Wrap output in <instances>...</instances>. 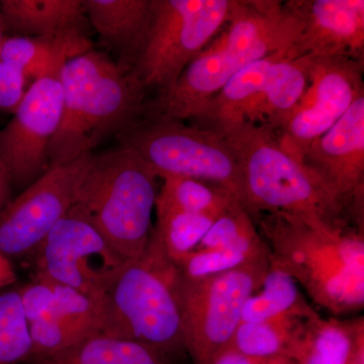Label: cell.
I'll return each mask as SVG.
<instances>
[{"mask_svg":"<svg viewBox=\"0 0 364 364\" xmlns=\"http://www.w3.org/2000/svg\"><path fill=\"white\" fill-rule=\"evenodd\" d=\"M267 244L270 267L335 316L364 306V229L347 221L259 213L251 215Z\"/></svg>","mask_w":364,"mask_h":364,"instance_id":"obj_1","label":"cell"},{"mask_svg":"<svg viewBox=\"0 0 364 364\" xmlns=\"http://www.w3.org/2000/svg\"><path fill=\"white\" fill-rule=\"evenodd\" d=\"M299 33L301 23L284 2L235 0L225 30L189 63L173 86L146 104V114L195 121L235 74L294 47Z\"/></svg>","mask_w":364,"mask_h":364,"instance_id":"obj_2","label":"cell"},{"mask_svg":"<svg viewBox=\"0 0 364 364\" xmlns=\"http://www.w3.org/2000/svg\"><path fill=\"white\" fill-rule=\"evenodd\" d=\"M61 82V121L50 144L49 167L92 153L145 109V90L135 72L102 53L91 50L67 62Z\"/></svg>","mask_w":364,"mask_h":364,"instance_id":"obj_3","label":"cell"},{"mask_svg":"<svg viewBox=\"0 0 364 364\" xmlns=\"http://www.w3.org/2000/svg\"><path fill=\"white\" fill-rule=\"evenodd\" d=\"M156 172L129 148L93 154L73 208L126 262L140 259L152 233Z\"/></svg>","mask_w":364,"mask_h":364,"instance_id":"obj_4","label":"cell"},{"mask_svg":"<svg viewBox=\"0 0 364 364\" xmlns=\"http://www.w3.org/2000/svg\"><path fill=\"white\" fill-rule=\"evenodd\" d=\"M217 133L238 158L241 203L250 215L280 213L352 223L344 205L301 160L282 147L272 131L243 123Z\"/></svg>","mask_w":364,"mask_h":364,"instance_id":"obj_5","label":"cell"},{"mask_svg":"<svg viewBox=\"0 0 364 364\" xmlns=\"http://www.w3.org/2000/svg\"><path fill=\"white\" fill-rule=\"evenodd\" d=\"M174 270L151 235L145 254L122 268L102 299V334L147 345L171 360L184 353Z\"/></svg>","mask_w":364,"mask_h":364,"instance_id":"obj_6","label":"cell"},{"mask_svg":"<svg viewBox=\"0 0 364 364\" xmlns=\"http://www.w3.org/2000/svg\"><path fill=\"white\" fill-rule=\"evenodd\" d=\"M116 136L119 146L133 150L159 178L178 176L210 182L231 191L241 203L238 158L217 132L143 112Z\"/></svg>","mask_w":364,"mask_h":364,"instance_id":"obj_7","label":"cell"},{"mask_svg":"<svg viewBox=\"0 0 364 364\" xmlns=\"http://www.w3.org/2000/svg\"><path fill=\"white\" fill-rule=\"evenodd\" d=\"M269 267L264 258L196 279L182 277L174 267L172 287L184 348L193 364H210L230 346L242 323L244 306L259 291Z\"/></svg>","mask_w":364,"mask_h":364,"instance_id":"obj_8","label":"cell"},{"mask_svg":"<svg viewBox=\"0 0 364 364\" xmlns=\"http://www.w3.org/2000/svg\"><path fill=\"white\" fill-rule=\"evenodd\" d=\"M235 0H151L150 18L133 71L144 90H168L221 32Z\"/></svg>","mask_w":364,"mask_h":364,"instance_id":"obj_9","label":"cell"},{"mask_svg":"<svg viewBox=\"0 0 364 364\" xmlns=\"http://www.w3.org/2000/svg\"><path fill=\"white\" fill-rule=\"evenodd\" d=\"M33 255L37 275L76 289L100 309L107 289L128 263L73 208L53 227Z\"/></svg>","mask_w":364,"mask_h":364,"instance_id":"obj_10","label":"cell"},{"mask_svg":"<svg viewBox=\"0 0 364 364\" xmlns=\"http://www.w3.org/2000/svg\"><path fill=\"white\" fill-rule=\"evenodd\" d=\"M86 153L52 165L0 212V251L9 260L33 255L53 227L73 207L92 160Z\"/></svg>","mask_w":364,"mask_h":364,"instance_id":"obj_11","label":"cell"},{"mask_svg":"<svg viewBox=\"0 0 364 364\" xmlns=\"http://www.w3.org/2000/svg\"><path fill=\"white\" fill-rule=\"evenodd\" d=\"M363 61L346 57L313 58L308 85L291 116L275 135L296 159L364 95Z\"/></svg>","mask_w":364,"mask_h":364,"instance_id":"obj_12","label":"cell"},{"mask_svg":"<svg viewBox=\"0 0 364 364\" xmlns=\"http://www.w3.org/2000/svg\"><path fill=\"white\" fill-rule=\"evenodd\" d=\"M61 74L33 81L11 121L0 131V161L23 191L49 168V148L61 121Z\"/></svg>","mask_w":364,"mask_h":364,"instance_id":"obj_13","label":"cell"},{"mask_svg":"<svg viewBox=\"0 0 364 364\" xmlns=\"http://www.w3.org/2000/svg\"><path fill=\"white\" fill-rule=\"evenodd\" d=\"M32 340V358L52 355L102 333V309L76 289L36 275L18 289Z\"/></svg>","mask_w":364,"mask_h":364,"instance_id":"obj_14","label":"cell"},{"mask_svg":"<svg viewBox=\"0 0 364 364\" xmlns=\"http://www.w3.org/2000/svg\"><path fill=\"white\" fill-rule=\"evenodd\" d=\"M301 162L344 205L352 223L363 229L364 95L314 141Z\"/></svg>","mask_w":364,"mask_h":364,"instance_id":"obj_15","label":"cell"},{"mask_svg":"<svg viewBox=\"0 0 364 364\" xmlns=\"http://www.w3.org/2000/svg\"><path fill=\"white\" fill-rule=\"evenodd\" d=\"M284 4L301 23L294 45L301 56L363 61V0H291Z\"/></svg>","mask_w":364,"mask_h":364,"instance_id":"obj_16","label":"cell"},{"mask_svg":"<svg viewBox=\"0 0 364 364\" xmlns=\"http://www.w3.org/2000/svg\"><path fill=\"white\" fill-rule=\"evenodd\" d=\"M85 16L117 65L133 71L136 53L147 28L151 0H83Z\"/></svg>","mask_w":364,"mask_h":364,"instance_id":"obj_17","label":"cell"},{"mask_svg":"<svg viewBox=\"0 0 364 364\" xmlns=\"http://www.w3.org/2000/svg\"><path fill=\"white\" fill-rule=\"evenodd\" d=\"M311 63L312 57L309 55L275 62L259 95L246 112L243 123L265 127L277 134L305 92Z\"/></svg>","mask_w":364,"mask_h":364,"instance_id":"obj_18","label":"cell"},{"mask_svg":"<svg viewBox=\"0 0 364 364\" xmlns=\"http://www.w3.org/2000/svg\"><path fill=\"white\" fill-rule=\"evenodd\" d=\"M291 56H301L296 47L273 53L235 74L196 117V126L220 132L243 123L246 112L262 90L273 64Z\"/></svg>","mask_w":364,"mask_h":364,"instance_id":"obj_19","label":"cell"},{"mask_svg":"<svg viewBox=\"0 0 364 364\" xmlns=\"http://www.w3.org/2000/svg\"><path fill=\"white\" fill-rule=\"evenodd\" d=\"M91 50L88 38L76 28L52 37L6 38L0 59L16 64L28 80L36 81L61 74L67 62Z\"/></svg>","mask_w":364,"mask_h":364,"instance_id":"obj_20","label":"cell"},{"mask_svg":"<svg viewBox=\"0 0 364 364\" xmlns=\"http://www.w3.org/2000/svg\"><path fill=\"white\" fill-rule=\"evenodd\" d=\"M83 14V0H0L2 26L33 37L81 28Z\"/></svg>","mask_w":364,"mask_h":364,"instance_id":"obj_21","label":"cell"},{"mask_svg":"<svg viewBox=\"0 0 364 364\" xmlns=\"http://www.w3.org/2000/svg\"><path fill=\"white\" fill-rule=\"evenodd\" d=\"M317 313L313 309L261 322H242L230 346L250 358L291 359L309 320Z\"/></svg>","mask_w":364,"mask_h":364,"instance_id":"obj_22","label":"cell"},{"mask_svg":"<svg viewBox=\"0 0 364 364\" xmlns=\"http://www.w3.org/2000/svg\"><path fill=\"white\" fill-rule=\"evenodd\" d=\"M33 360L36 364H173L171 359L152 347L102 333Z\"/></svg>","mask_w":364,"mask_h":364,"instance_id":"obj_23","label":"cell"},{"mask_svg":"<svg viewBox=\"0 0 364 364\" xmlns=\"http://www.w3.org/2000/svg\"><path fill=\"white\" fill-rule=\"evenodd\" d=\"M158 191L156 212L221 214L233 200H239L227 188L188 177H162Z\"/></svg>","mask_w":364,"mask_h":364,"instance_id":"obj_24","label":"cell"},{"mask_svg":"<svg viewBox=\"0 0 364 364\" xmlns=\"http://www.w3.org/2000/svg\"><path fill=\"white\" fill-rule=\"evenodd\" d=\"M350 341L349 320L317 313L309 320L291 359L298 364H348Z\"/></svg>","mask_w":364,"mask_h":364,"instance_id":"obj_25","label":"cell"},{"mask_svg":"<svg viewBox=\"0 0 364 364\" xmlns=\"http://www.w3.org/2000/svg\"><path fill=\"white\" fill-rule=\"evenodd\" d=\"M313 309L293 277L270 267L259 291L251 296L244 306L242 322H261Z\"/></svg>","mask_w":364,"mask_h":364,"instance_id":"obj_26","label":"cell"},{"mask_svg":"<svg viewBox=\"0 0 364 364\" xmlns=\"http://www.w3.org/2000/svg\"><path fill=\"white\" fill-rule=\"evenodd\" d=\"M228 249L268 258L267 244L261 238L252 217L235 200L217 218L195 250Z\"/></svg>","mask_w":364,"mask_h":364,"instance_id":"obj_27","label":"cell"},{"mask_svg":"<svg viewBox=\"0 0 364 364\" xmlns=\"http://www.w3.org/2000/svg\"><path fill=\"white\" fill-rule=\"evenodd\" d=\"M221 214L156 212L157 222L151 235L167 258L176 262L195 250Z\"/></svg>","mask_w":364,"mask_h":364,"instance_id":"obj_28","label":"cell"},{"mask_svg":"<svg viewBox=\"0 0 364 364\" xmlns=\"http://www.w3.org/2000/svg\"><path fill=\"white\" fill-rule=\"evenodd\" d=\"M32 358V340L18 289L0 293V364Z\"/></svg>","mask_w":364,"mask_h":364,"instance_id":"obj_29","label":"cell"},{"mask_svg":"<svg viewBox=\"0 0 364 364\" xmlns=\"http://www.w3.org/2000/svg\"><path fill=\"white\" fill-rule=\"evenodd\" d=\"M264 258L267 257H260L239 250L202 249L193 250L176 262H172V264L182 277L196 279L220 274Z\"/></svg>","mask_w":364,"mask_h":364,"instance_id":"obj_30","label":"cell"},{"mask_svg":"<svg viewBox=\"0 0 364 364\" xmlns=\"http://www.w3.org/2000/svg\"><path fill=\"white\" fill-rule=\"evenodd\" d=\"M26 81L20 67L0 59V111L16 112L28 90Z\"/></svg>","mask_w":364,"mask_h":364,"instance_id":"obj_31","label":"cell"},{"mask_svg":"<svg viewBox=\"0 0 364 364\" xmlns=\"http://www.w3.org/2000/svg\"><path fill=\"white\" fill-rule=\"evenodd\" d=\"M349 326H350L351 341L348 364H364L363 316L349 320Z\"/></svg>","mask_w":364,"mask_h":364,"instance_id":"obj_32","label":"cell"},{"mask_svg":"<svg viewBox=\"0 0 364 364\" xmlns=\"http://www.w3.org/2000/svg\"><path fill=\"white\" fill-rule=\"evenodd\" d=\"M13 188L11 176L4 166V163L0 161V212L11 202V189Z\"/></svg>","mask_w":364,"mask_h":364,"instance_id":"obj_33","label":"cell"},{"mask_svg":"<svg viewBox=\"0 0 364 364\" xmlns=\"http://www.w3.org/2000/svg\"><path fill=\"white\" fill-rule=\"evenodd\" d=\"M16 282V273L11 260L0 251V289L11 286Z\"/></svg>","mask_w":364,"mask_h":364,"instance_id":"obj_34","label":"cell"},{"mask_svg":"<svg viewBox=\"0 0 364 364\" xmlns=\"http://www.w3.org/2000/svg\"><path fill=\"white\" fill-rule=\"evenodd\" d=\"M6 38L4 37V33H2V23L1 21H0V52H1L2 44H4V41Z\"/></svg>","mask_w":364,"mask_h":364,"instance_id":"obj_35","label":"cell"}]
</instances>
